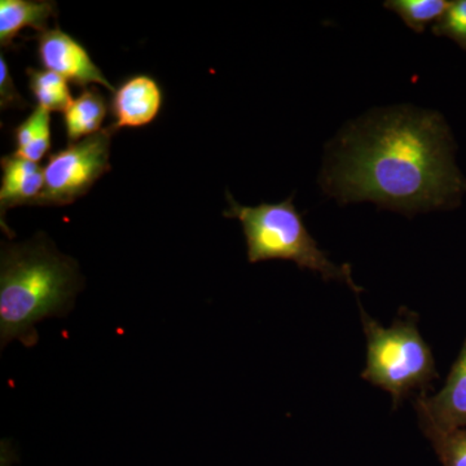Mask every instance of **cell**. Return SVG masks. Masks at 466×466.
I'll list each match as a JSON object with an SVG mask.
<instances>
[{
    "mask_svg": "<svg viewBox=\"0 0 466 466\" xmlns=\"http://www.w3.org/2000/svg\"><path fill=\"white\" fill-rule=\"evenodd\" d=\"M456 143L441 113L412 106L372 110L329 143L319 177L339 202H373L407 217L452 210L466 195Z\"/></svg>",
    "mask_w": 466,
    "mask_h": 466,
    "instance_id": "6da1fadb",
    "label": "cell"
},
{
    "mask_svg": "<svg viewBox=\"0 0 466 466\" xmlns=\"http://www.w3.org/2000/svg\"><path fill=\"white\" fill-rule=\"evenodd\" d=\"M78 265L58 253L45 235L23 244H5L0 257V339L33 348L35 324L66 317L81 289Z\"/></svg>",
    "mask_w": 466,
    "mask_h": 466,
    "instance_id": "7a4b0ae2",
    "label": "cell"
},
{
    "mask_svg": "<svg viewBox=\"0 0 466 466\" xmlns=\"http://www.w3.org/2000/svg\"><path fill=\"white\" fill-rule=\"evenodd\" d=\"M229 208L226 218L238 219L244 229L248 245V260L285 259L299 268L317 272L325 281H339L359 294L361 288L352 280L351 266L337 265L309 235L302 216L293 204V195L279 204L242 207L227 192Z\"/></svg>",
    "mask_w": 466,
    "mask_h": 466,
    "instance_id": "3957f363",
    "label": "cell"
},
{
    "mask_svg": "<svg viewBox=\"0 0 466 466\" xmlns=\"http://www.w3.org/2000/svg\"><path fill=\"white\" fill-rule=\"evenodd\" d=\"M367 337V366L361 377L391 395L394 408L410 392L422 390L437 379L433 352L422 339L412 314L383 327L360 308Z\"/></svg>",
    "mask_w": 466,
    "mask_h": 466,
    "instance_id": "277c9868",
    "label": "cell"
},
{
    "mask_svg": "<svg viewBox=\"0 0 466 466\" xmlns=\"http://www.w3.org/2000/svg\"><path fill=\"white\" fill-rule=\"evenodd\" d=\"M115 131L106 127L81 142L69 144L48 157L45 186L35 204L38 207H64L73 204L90 191L108 173L110 143Z\"/></svg>",
    "mask_w": 466,
    "mask_h": 466,
    "instance_id": "5b68a950",
    "label": "cell"
},
{
    "mask_svg": "<svg viewBox=\"0 0 466 466\" xmlns=\"http://www.w3.org/2000/svg\"><path fill=\"white\" fill-rule=\"evenodd\" d=\"M36 42L39 61L46 70L56 73L79 87L87 88L94 84L103 86L112 94L116 91L84 46L60 27L39 33Z\"/></svg>",
    "mask_w": 466,
    "mask_h": 466,
    "instance_id": "8992f818",
    "label": "cell"
},
{
    "mask_svg": "<svg viewBox=\"0 0 466 466\" xmlns=\"http://www.w3.org/2000/svg\"><path fill=\"white\" fill-rule=\"evenodd\" d=\"M420 425L450 431L466 429V339L443 389L433 397L416 400Z\"/></svg>",
    "mask_w": 466,
    "mask_h": 466,
    "instance_id": "52a82bcc",
    "label": "cell"
},
{
    "mask_svg": "<svg viewBox=\"0 0 466 466\" xmlns=\"http://www.w3.org/2000/svg\"><path fill=\"white\" fill-rule=\"evenodd\" d=\"M164 106V92L153 76L137 75L125 79L113 92V124L115 133L122 128L143 127L157 118Z\"/></svg>",
    "mask_w": 466,
    "mask_h": 466,
    "instance_id": "ba28073f",
    "label": "cell"
},
{
    "mask_svg": "<svg viewBox=\"0 0 466 466\" xmlns=\"http://www.w3.org/2000/svg\"><path fill=\"white\" fill-rule=\"evenodd\" d=\"M2 187H0V223L12 238L5 223V214L9 208L21 205H34L45 186V171L39 164L17 156L16 153L2 158Z\"/></svg>",
    "mask_w": 466,
    "mask_h": 466,
    "instance_id": "9c48e42d",
    "label": "cell"
},
{
    "mask_svg": "<svg viewBox=\"0 0 466 466\" xmlns=\"http://www.w3.org/2000/svg\"><path fill=\"white\" fill-rule=\"evenodd\" d=\"M57 5L52 0H0V46L14 47L15 39L26 27L48 30V20L56 17Z\"/></svg>",
    "mask_w": 466,
    "mask_h": 466,
    "instance_id": "30bf717a",
    "label": "cell"
},
{
    "mask_svg": "<svg viewBox=\"0 0 466 466\" xmlns=\"http://www.w3.org/2000/svg\"><path fill=\"white\" fill-rule=\"evenodd\" d=\"M108 115L106 97L96 88H84L64 112L63 122L69 144L100 133L101 125Z\"/></svg>",
    "mask_w": 466,
    "mask_h": 466,
    "instance_id": "8fae6325",
    "label": "cell"
},
{
    "mask_svg": "<svg viewBox=\"0 0 466 466\" xmlns=\"http://www.w3.org/2000/svg\"><path fill=\"white\" fill-rule=\"evenodd\" d=\"M14 139L17 156L39 164L52 147L51 113L36 106L25 121L15 128Z\"/></svg>",
    "mask_w": 466,
    "mask_h": 466,
    "instance_id": "7c38bea8",
    "label": "cell"
},
{
    "mask_svg": "<svg viewBox=\"0 0 466 466\" xmlns=\"http://www.w3.org/2000/svg\"><path fill=\"white\" fill-rule=\"evenodd\" d=\"M26 75L29 78L30 91L36 100V106H41L48 113L66 112L73 101L72 92L66 78L50 70L34 67H27Z\"/></svg>",
    "mask_w": 466,
    "mask_h": 466,
    "instance_id": "4fadbf2b",
    "label": "cell"
},
{
    "mask_svg": "<svg viewBox=\"0 0 466 466\" xmlns=\"http://www.w3.org/2000/svg\"><path fill=\"white\" fill-rule=\"evenodd\" d=\"M385 8L394 12L410 29L424 33L429 24L443 16L450 2L447 0H388Z\"/></svg>",
    "mask_w": 466,
    "mask_h": 466,
    "instance_id": "5bb4252c",
    "label": "cell"
},
{
    "mask_svg": "<svg viewBox=\"0 0 466 466\" xmlns=\"http://www.w3.org/2000/svg\"><path fill=\"white\" fill-rule=\"evenodd\" d=\"M444 466H466V429L443 431L421 426Z\"/></svg>",
    "mask_w": 466,
    "mask_h": 466,
    "instance_id": "9a60e30c",
    "label": "cell"
},
{
    "mask_svg": "<svg viewBox=\"0 0 466 466\" xmlns=\"http://www.w3.org/2000/svg\"><path fill=\"white\" fill-rule=\"evenodd\" d=\"M431 32L458 43L466 51V0H453L443 16L434 24Z\"/></svg>",
    "mask_w": 466,
    "mask_h": 466,
    "instance_id": "2e32d148",
    "label": "cell"
},
{
    "mask_svg": "<svg viewBox=\"0 0 466 466\" xmlns=\"http://www.w3.org/2000/svg\"><path fill=\"white\" fill-rule=\"evenodd\" d=\"M29 103L17 91L5 57L0 56V108L25 109Z\"/></svg>",
    "mask_w": 466,
    "mask_h": 466,
    "instance_id": "e0dca14e",
    "label": "cell"
},
{
    "mask_svg": "<svg viewBox=\"0 0 466 466\" xmlns=\"http://www.w3.org/2000/svg\"><path fill=\"white\" fill-rule=\"evenodd\" d=\"M12 451L9 450V444L3 441L2 443V460H0V466H8L11 464Z\"/></svg>",
    "mask_w": 466,
    "mask_h": 466,
    "instance_id": "ac0fdd59",
    "label": "cell"
}]
</instances>
